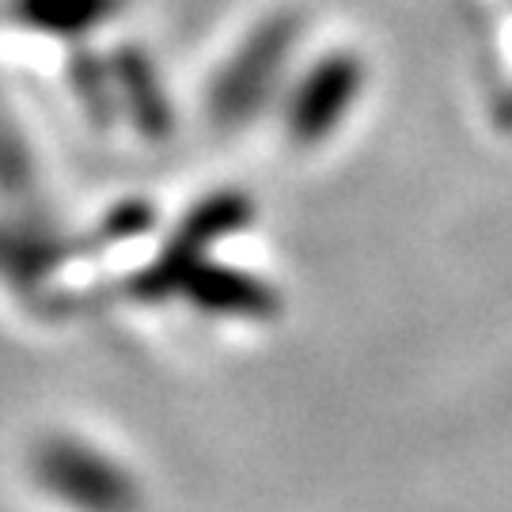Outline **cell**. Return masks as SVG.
I'll use <instances>...</instances> for the list:
<instances>
[{"label": "cell", "mask_w": 512, "mask_h": 512, "mask_svg": "<svg viewBox=\"0 0 512 512\" xmlns=\"http://www.w3.org/2000/svg\"><path fill=\"white\" fill-rule=\"evenodd\" d=\"M126 0H16V12L35 31L57 38H84L122 16Z\"/></svg>", "instance_id": "obj_6"}, {"label": "cell", "mask_w": 512, "mask_h": 512, "mask_svg": "<svg viewBox=\"0 0 512 512\" xmlns=\"http://www.w3.org/2000/svg\"><path fill=\"white\" fill-rule=\"evenodd\" d=\"M368 88V65L353 50H330L319 54L304 73L293 80L281 103V122L285 137L296 148H319L327 145L346 118L357 110L361 95Z\"/></svg>", "instance_id": "obj_2"}, {"label": "cell", "mask_w": 512, "mask_h": 512, "mask_svg": "<svg viewBox=\"0 0 512 512\" xmlns=\"http://www.w3.org/2000/svg\"><path fill=\"white\" fill-rule=\"evenodd\" d=\"M35 478L46 494L76 512H133L141 505V486L126 463L88 440L50 437L38 444Z\"/></svg>", "instance_id": "obj_3"}, {"label": "cell", "mask_w": 512, "mask_h": 512, "mask_svg": "<svg viewBox=\"0 0 512 512\" xmlns=\"http://www.w3.org/2000/svg\"><path fill=\"white\" fill-rule=\"evenodd\" d=\"M175 296H183L190 308L217 315V319H247V323H266L281 311V296H277L274 281L251 274V270H236L224 266L209 255L194 262L179 285Z\"/></svg>", "instance_id": "obj_5"}, {"label": "cell", "mask_w": 512, "mask_h": 512, "mask_svg": "<svg viewBox=\"0 0 512 512\" xmlns=\"http://www.w3.org/2000/svg\"><path fill=\"white\" fill-rule=\"evenodd\" d=\"M114 88H122L129 99V114L137 118V126L145 129V137H164L171 126V110H167V95L160 88L156 73L148 69L141 54L118 57L114 65Z\"/></svg>", "instance_id": "obj_7"}, {"label": "cell", "mask_w": 512, "mask_h": 512, "mask_svg": "<svg viewBox=\"0 0 512 512\" xmlns=\"http://www.w3.org/2000/svg\"><path fill=\"white\" fill-rule=\"evenodd\" d=\"M300 31L304 23L293 12H274L247 31L209 88V110L220 126H243L266 110L289 73Z\"/></svg>", "instance_id": "obj_1"}, {"label": "cell", "mask_w": 512, "mask_h": 512, "mask_svg": "<svg viewBox=\"0 0 512 512\" xmlns=\"http://www.w3.org/2000/svg\"><path fill=\"white\" fill-rule=\"evenodd\" d=\"M501 122H505V126H512V95L505 99V114H501Z\"/></svg>", "instance_id": "obj_8"}, {"label": "cell", "mask_w": 512, "mask_h": 512, "mask_svg": "<svg viewBox=\"0 0 512 512\" xmlns=\"http://www.w3.org/2000/svg\"><path fill=\"white\" fill-rule=\"evenodd\" d=\"M251 220H255V202L243 190H217V194L202 198L183 217V224L175 228V236L164 243L160 258L133 277L129 293L141 296V300H167V296H175L179 277L194 262L213 255L217 243L247 232Z\"/></svg>", "instance_id": "obj_4"}]
</instances>
